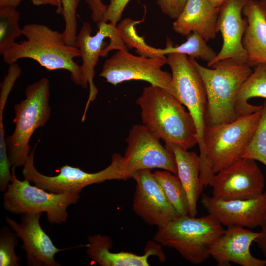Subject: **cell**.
Returning a JSON list of instances; mask_svg holds the SVG:
<instances>
[{"instance_id": "6da1fadb", "label": "cell", "mask_w": 266, "mask_h": 266, "mask_svg": "<svg viewBox=\"0 0 266 266\" xmlns=\"http://www.w3.org/2000/svg\"><path fill=\"white\" fill-rule=\"evenodd\" d=\"M22 29L26 39L16 42L3 53L5 63L9 65L21 59H31L49 71L67 70L74 83L85 89L88 88L80 66L74 60L80 57L79 50L66 44L62 33L36 23L26 24Z\"/></svg>"}, {"instance_id": "7a4b0ae2", "label": "cell", "mask_w": 266, "mask_h": 266, "mask_svg": "<svg viewBox=\"0 0 266 266\" xmlns=\"http://www.w3.org/2000/svg\"><path fill=\"white\" fill-rule=\"evenodd\" d=\"M136 103L143 124L166 146L188 150L197 144L193 119L180 101L165 89L153 85L144 88Z\"/></svg>"}, {"instance_id": "3957f363", "label": "cell", "mask_w": 266, "mask_h": 266, "mask_svg": "<svg viewBox=\"0 0 266 266\" xmlns=\"http://www.w3.org/2000/svg\"><path fill=\"white\" fill-rule=\"evenodd\" d=\"M201 76L206 89V126L227 123L238 117L235 109L238 93L252 73L246 63L232 58L217 61L206 68L189 57Z\"/></svg>"}, {"instance_id": "277c9868", "label": "cell", "mask_w": 266, "mask_h": 266, "mask_svg": "<svg viewBox=\"0 0 266 266\" xmlns=\"http://www.w3.org/2000/svg\"><path fill=\"white\" fill-rule=\"evenodd\" d=\"M262 110L239 116L233 122L206 126L205 167L200 176L203 186H210L216 173L242 158L256 130Z\"/></svg>"}, {"instance_id": "5b68a950", "label": "cell", "mask_w": 266, "mask_h": 266, "mask_svg": "<svg viewBox=\"0 0 266 266\" xmlns=\"http://www.w3.org/2000/svg\"><path fill=\"white\" fill-rule=\"evenodd\" d=\"M195 217L180 216L158 228L154 240L162 246L175 249L191 263L199 265L210 257L211 245L225 229L209 214Z\"/></svg>"}, {"instance_id": "8992f818", "label": "cell", "mask_w": 266, "mask_h": 266, "mask_svg": "<svg viewBox=\"0 0 266 266\" xmlns=\"http://www.w3.org/2000/svg\"><path fill=\"white\" fill-rule=\"evenodd\" d=\"M25 95V98L14 105L15 128L13 133L6 137L8 157L14 168L24 166L31 151L29 142L32 134L45 126L51 115L50 85L47 78L28 85Z\"/></svg>"}, {"instance_id": "52a82bcc", "label": "cell", "mask_w": 266, "mask_h": 266, "mask_svg": "<svg viewBox=\"0 0 266 266\" xmlns=\"http://www.w3.org/2000/svg\"><path fill=\"white\" fill-rule=\"evenodd\" d=\"M166 63L171 70L172 85L176 97L186 107L194 123L200 149V175H201L205 167L204 134L206 127L207 98L205 85L186 55L176 53L167 54Z\"/></svg>"}, {"instance_id": "ba28073f", "label": "cell", "mask_w": 266, "mask_h": 266, "mask_svg": "<svg viewBox=\"0 0 266 266\" xmlns=\"http://www.w3.org/2000/svg\"><path fill=\"white\" fill-rule=\"evenodd\" d=\"M12 168V180L3 195V206L13 214H34L45 212L51 224H62L67 221V208L77 203L78 193H54L30 182L17 178Z\"/></svg>"}, {"instance_id": "9c48e42d", "label": "cell", "mask_w": 266, "mask_h": 266, "mask_svg": "<svg viewBox=\"0 0 266 266\" xmlns=\"http://www.w3.org/2000/svg\"><path fill=\"white\" fill-rule=\"evenodd\" d=\"M160 140L143 124L132 126L126 140L124 155L119 160L120 180L132 178L135 172L144 169H161L177 175L174 154Z\"/></svg>"}, {"instance_id": "30bf717a", "label": "cell", "mask_w": 266, "mask_h": 266, "mask_svg": "<svg viewBox=\"0 0 266 266\" xmlns=\"http://www.w3.org/2000/svg\"><path fill=\"white\" fill-rule=\"evenodd\" d=\"M166 63V57L136 56L122 49L105 60L99 76L114 86L133 80L145 81L165 89L176 97L172 74L162 69Z\"/></svg>"}, {"instance_id": "8fae6325", "label": "cell", "mask_w": 266, "mask_h": 266, "mask_svg": "<svg viewBox=\"0 0 266 266\" xmlns=\"http://www.w3.org/2000/svg\"><path fill=\"white\" fill-rule=\"evenodd\" d=\"M35 147L31 150L23 166L22 174L24 179L46 191L57 194H79L87 186L106 180H120L118 165L121 155L119 154H113L110 164L97 172H87L78 167L65 164L59 168L57 175L51 176L40 173L35 168Z\"/></svg>"}, {"instance_id": "7c38bea8", "label": "cell", "mask_w": 266, "mask_h": 266, "mask_svg": "<svg viewBox=\"0 0 266 266\" xmlns=\"http://www.w3.org/2000/svg\"><path fill=\"white\" fill-rule=\"evenodd\" d=\"M117 25L100 21L97 23V31L92 35L91 24L84 22L77 34L75 46L79 50L82 64L80 69L86 85L89 87V96L82 121L85 119L90 104L95 100L98 89L94 83L95 68L100 57H105L113 50H128L122 41Z\"/></svg>"}, {"instance_id": "4fadbf2b", "label": "cell", "mask_w": 266, "mask_h": 266, "mask_svg": "<svg viewBox=\"0 0 266 266\" xmlns=\"http://www.w3.org/2000/svg\"><path fill=\"white\" fill-rule=\"evenodd\" d=\"M210 186L216 199L246 200L264 192L265 178L255 160L242 157L216 173Z\"/></svg>"}, {"instance_id": "5bb4252c", "label": "cell", "mask_w": 266, "mask_h": 266, "mask_svg": "<svg viewBox=\"0 0 266 266\" xmlns=\"http://www.w3.org/2000/svg\"><path fill=\"white\" fill-rule=\"evenodd\" d=\"M132 178L136 182L133 209L145 223L158 228L181 216L169 201L151 170L137 171Z\"/></svg>"}, {"instance_id": "9a60e30c", "label": "cell", "mask_w": 266, "mask_h": 266, "mask_svg": "<svg viewBox=\"0 0 266 266\" xmlns=\"http://www.w3.org/2000/svg\"><path fill=\"white\" fill-rule=\"evenodd\" d=\"M42 214H23L20 223L8 217L5 218L7 223L22 241L21 248L25 252L28 266H61L55 259L57 253L73 248L86 247V244L70 248H57L40 225Z\"/></svg>"}, {"instance_id": "2e32d148", "label": "cell", "mask_w": 266, "mask_h": 266, "mask_svg": "<svg viewBox=\"0 0 266 266\" xmlns=\"http://www.w3.org/2000/svg\"><path fill=\"white\" fill-rule=\"evenodd\" d=\"M201 203L209 214L227 227H260L266 215V191L254 198L228 200L216 199L204 194Z\"/></svg>"}, {"instance_id": "e0dca14e", "label": "cell", "mask_w": 266, "mask_h": 266, "mask_svg": "<svg viewBox=\"0 0 266 266\" xmlns=\"http://www.w3.org/2000/svg\"><path fill=\"white\" fill-rule=\"evenodd\" d=\"M249 0H227L220 7L217 22V31L223 39L221 49L207 64L225 59L232 58L247 64L246 55L242 39L247 27L246 18L242 16V10Z\"/></svg>"}, {"instance_id": "ac0fdd59", "label": "cell", "mask_w": 266, "mask_h": 266, "mask_svg": "<svg viewBox=\"0 0 266 266\" xmlns=\"http://www.w3.org/2000/svg\"><path fill=\"white\" fill-rule=\"evenodd\" d=\"M244 227H228L224 233L211 245L210 254L218 266H231L233 263L242 266H265L266 261L254 257L250 246L259 236Z\"/></svg>"}, {"instance_id": "d6986e66", "label": "cell", "mask_w": 266, "mask_h": 266, "mask_svg": "<svg viewBox=\"0 0 266 266\" xmlns=\"http://www.w3.org/2000/svg\"><path fill=\"white\" fill-rule=\"evenodd\" d=\"M86 245L88 256L100 266H148V258L153 255L162 262L166 259L162 245L153 241L148 242L145 253L141 255L129 252H111L113 245L111 238L100 234L89 236Z\"/></svg>"}, {"instance_id": "ffe728a7", "label": "cell", "mask_w": 266, "mask_h": 266, "mask_svg": "<svg viewBox=\"0 0 266 266\" xmlns=\"http://www.w3.org/2000/svg\"><path fill=\"white\" fill-rule=\"evenodd\" d=\"M219 8L208 0H188L183 10L172 24L178 34L187 36L197 32L206 42L215 38Z\"/></svg>"}, {"instance_id": "44dd1931", "label": "cell", "mask_w": 266, "mask_h": 266, "mask_svg": "<svg viewBox=\"0 0 266 266\" xmlns=\"http://www.w3.org/2000/svg\"><path fill=\"white\" fill-rule=\"evenodd\" d=\"M242 14L248 23L242 39L247 64L252 67L266 64V3L249 0Z\"/></svg>"}, {"instance_id": "7402d4cb", "label": "cell", "mask_w": 266, "mask_h": 266, "mask_svg": "<svg viewBox=\"0 0 266 266\" xmlns=\"http://www.w3.org/2000/svg\"><path fill=\"white\" fill-rule=\"evenodd\" d=\"M175 157L177 175L186 191L189 215L196 216L198 213L197 201L201 195L203 186L200 179V157L196 153L190 152L176 145L166 146Z\"/></svg>"}, {"instance_id": "603a6c76", "label": "cell", "mask_w": 266, "mask_h": 266, "mask_svg": "<svg viewBox=\"0 0 266 266\" xmlns=\"http://www.w3.org/2000/svg\"><path fill=\"white\" fill-rule=\"evenodd\" d=\"M20 77L16 70L10 69L7 71L2 82L0 84V190L5 191L12 180V173L10 171L11 166L8 157L7 147L5 136L3 124V111L8 97Z\"/></svg>"}, {"instance_id": "cb8c5ba5", "label": "cell", "mask_w": 266, "mask_h": 266, "mask_svg": "<svg viewBox=\"0 0 266 266\" xmlns=\"http://www.w3.org/2000/svg\"><path fill=\"white\" fill-rule=\"evenodd\" d=\"M266 99V64H260L242 84L237 95L235 109L238 117L248 115L262 109L263 105L248 103L252 98Z\"/></svg>"}, {"instance_id": "d4e9b609", "label": "cell", "mask_w": 266, "mask_h": 266, "mask_svg": "<svg viewBox=\"0 0 266 266\" xmlns=\"http://www.w3.org/2000/svg\"><path fill=\"white\" fill-rule=\"evenodd\" d=\"M206 42L199 34L193 32L187 36V40L183 43L174 46L171 40L167 38L166 48H154V52L158 57H164L165 55L174 53L185 54L195 59L200 58L208 64L213 61L217 53Z\"/></svg>"}, {"instance_id": "484cf974", "label": "cell", "mask_w": 266, "mask_h": 266, "mask_svg": "<svg viewBox=\"0 0 266 266\" xmlns=\"http://www.w3.org/2000/svg\"><path fill=\"white\" fill-rule=\"evenodd\" d=\"M153 173L169 201L179 215H189L187 194L178 175L165 170H157Z\"/></svg>"}, {"instance_id": "4316f807", "label": "cell", "mask_w": 266, "mask_h": 266, "mask_svg": "<svg viewBox=\"0 0 266 266\" xmlns=\"http://www.w3.org/2000/svg\"><path fill=\"white\" fill-rule=\"evenodd\" d=\"M20 14L16 8L0 9V54L16 43V39L23 35L19 25Z\"/></svg>"}, {"instance_id": "83f0119b", "label": "cell", "mask_w": 266, "mask_h": 266, "mask_svg": "<svg viewBox=\"0 0 266 266\" xmlns=\"http://www.w3.org/2000/svg\"><path fill=\"white\" fill-rule=\"evenodd\" d=\"M144 20V19L134 20L127 18L121 21L116 27L122 41L128 49L135 48L136 52L139 55L149 57L150 46L146 43L143 37L138 34L135 29V26Z\"/></svg>"}, {"instance_id": "f1b7e54d", "label": "cell", "mask_w": 266, "mask_h": 266, "mask_svg": "<svg viewBox=\"0 0 266 266\" xmlns=\"http://www.w3.org/2000/svg\"><path fill=\"white\" fill-rule=\"evenodd\" d=\"M262 105L258 125L242 157L258 161L266 166V101Z\"/></svg>"}, {"instance_id": "f546056e", "label": "cell", "mask_w": 266, "mask_h": 266, "mask_svg": "<svg viewBox=\"0 0 266 266\" xmlns=\"http://www.w3.org/2000/svg\"><path fill=\"white\" fill-rule=\"evenodd\" d=\"M81 0H61L65 28L62 33L65 42L75 46L77 35V10Z\"/></svg>"}, {"instance_id": "4dcf8cb0", "label": "cell", "mask_w": 266, "mask_h": 266, "mask_svg": "<svg viewBox=\"0 0 266 266\" xmlns=\"http://www.w3.org/2000/svg\"><path fill=\"white\" fill-rule=\"evenodd\" d=\"M18 238L7 227L1 228L0 233V266H19L20 257L16 254Z\"/></svg>"}, {"instance_id": "1f68e13d", "label": "cell", "mask_w": 266, "mask_h": 266, "mask_svg": "<svg viewBox=\"0 0 266 266\" xmlns=\"http://www.w3.org/2000/svg\"><path fill=\"white\" fill-rule=\"evenodd\" d=\"M130 0H110L107 6L103 21L117 25L120 20L122 13Z\"/></svg>"}, {"instance_id": "d6a6232c", "label": "cell", "mask_w": 266, "mask_h": 266, "mask_svg": "<svg viewBox=\"0 0 266 266\" xmlns=\"http://www.w3.org/2000/svg\"><path fill=\"white\" fill-rule=\"evenodd\" d=\"M161 11L171 19H176L185 7L188 0H156Z\"/></svg>"}, {"instance_id": "836d02e7", "label": "cell", "mask_w": 266, "mask_h": 266, "mask_svg": "<svg viewBox=\"0 0 266 266\" xmlns=\"http://www.w3.org/2000/svg\"><path fill=\"white\" fill-rule=\"evenodd\" d=\"M91 11V18L95 23L103 21L107 5L101 0H83Z\"/></svg>"}, {"instance_id": "e575fe53", "label": "cell", "mask_w": 266, "mask_h": 266, "mask_svg": "<svg viewBox=\"0 0 266 266\" xmlns=\"http://www.w3.org/2000/svg\"><path fill=\"white\" fill-rule=\"evenodd\" d=\"M260 235L255 240L258 246L262 252L266 261V215L260 226Z\"/></svg>"}, {"instance_id": "d590c367", "label": "cell", "mask_w": 266, "mask_h": 266, "mask_svg": "<svg viewBox=\"0 0 266 266\" xmlns=\"http://www.w3.org/2000/svg\"><path fill=\"white\" fill-rule=\"evenodd\" d=\"M23 0H0V9L17 8Z\"/></svg>"}, {"instance_id": "8d00e7d4", "label": "cell", "mask_w": 266, "mask_h": 266, "mask_svg": "<svg viewBox=\"0 0 266 266\" xmlns=\"http://www.w3.org/2000/svg\"><path fill=\"white\" fill-rule=\"evenodd\" d=\"M35 6L50 5L56 7V10L58 9V4L54 0H29Z\"/></svg>"}, {"instance_id": "74e56055", "label": "cell", "mask_w": 266, "mask_h": 266, "mask_svg": "<svg viewBox=\"0 0 266 266\" xmlns=\"http://www.w3.org/2000/svg\"><path fill=\"white\" fill-rule=\"evenodd\" d=\"M208 1L215 7H220L227 0H208Z\"/></svg>"}, {"instance_id": "f35d334b", "label": "cell", "mask_w": 266, "mask_h": 266, "mask_svg": "<svg viewBox=\"0 0 266 266\" xmlns=\"http://www.w3.org/2000/svg\"><path fill=\"white\" fill-rule=\"evenodd\" d=\"M54 0L57 2L58 6V9L56 10V12L58 14H62V6L61 4V0Z\"/></svg>"}, {"instance_id": "ab89813d", "label": "cell", "mask_w": 266, "mask_h": 266, "mask_svg": "<svg viewBox=\"0 0 266 266\" xmlns=\"http://www.w3.org/2000/svg\"><path fill=\"white\" fill-rule=\"evenodd\" d=\"M266 3V0H260Z\"/></svg>"}]
</instances>
